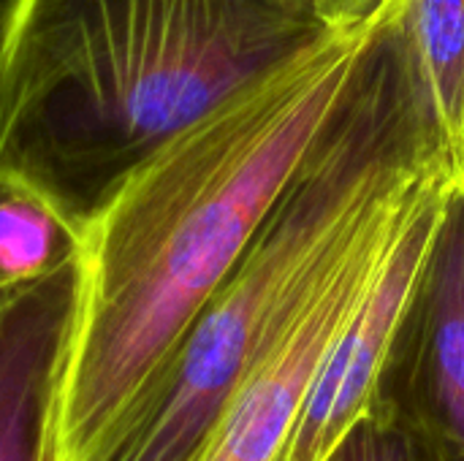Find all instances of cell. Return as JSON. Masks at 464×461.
<instances>
[{
    "label": "cell",
    "instance_id": "8",
    "mask_svg": "<svg viewBox=\"0 0 464 461\" xmlns=\"http://www.w3.org/2000/svg\"><path fill=\"white\" fill-rule=\"evenodd\" d=\"M84 209L52 179L0 163V296L73 264Z\"/></svg>",
    "mask_w": 464,
    "mask_h": 461
},
{
    "label": "cell",
    "instance_id": "7",
    "mask_svg": "<svg viewBox=\"0 0 464 461\" xmlns=\"http://www.w3.org/2000/svg\"><path fill=\"white\" fill-rule=\"evenodd\" d=\"M71 266L0 296V461H38L49 367L71 299Z\"/></svg>",
    "mask_w": 464,
    "mask_h": 461
},
{
    "label": "cell",
    "instance_id": "1",
    "mask_svg": "<svg viewBox=\"0 0 464 461\" xmlns=\"http://www.w3.org/2000/svg\"><path fill=\"white\" fill-rule=\"evenodd\" d=\"M400 3L356 30L318 35L87 204L46 380L38 461H106L139 424Z\"/></svg>",
    "mask_w": 464,
    "mask_h": 461
},
{
    "label": "cell",
    "instance_id": "11",
    "mask_svg": "<svg viewBox=\"0 0 464 461\" xmlns=\"http://www.w3.org/2000/svg\"><path fill=\"white\" fill-rule=\"evenodd\" d=\"M280 14L318 33L356 30L375 19L392 0H269Z\"/></svg>",
    "mask_w": 464,
    "mask_h": 461
},
{
    "label": "cell",
    "instance_id": "3",
    "mask_svg": "<svg viewBox=\"0 0 464 461\" xmlns=\"http://www.w3.org/2000/svg\"><path fill=\"white\" fill-rule=\"evenodd\" d=\"M405 3L370 41L296 179L106 461L190 459L237 386L359 234L430 179H451L402 27Z\"/></svg>",
    "mask_w": 464,
    "mask_h": 461
},
{
    "label": "cell",
    "instance_id": "10",
    "mask_svg": "<svg viewBox=\"0 0 464 461\" xmlns=\"http://www.w3.org/2000/svg\"><path fill=\"white\" fill-rule=\"evenodd\" d=\"M329 461H449L386 399L343 440Z\"/></svg>",
    "mask_w": 464,
    "mask_h": 461
},
{
    "label": "cell",
    "instance_id": "9",
    "mask_svg": "<svg viewBox=\"0 0 464 461\" xmlns=\"http://www.w3.org/2000/svg\"><path fill=\"white\" fill-rule=\"evenodd\" d=\"M402 27L451 179L464 187V0H408Z\"/></svg>",
    "mask_w": 464,
    "mask_h": 461
},
{
    "label": "cell",
    "instance_id": "4",
    "mask_svg": "<svg viewBox=\"0 0 464 461\" xmlns=\"http://www.w3.org/2000/svg\"><path fill=\"white\" fill-rule=\"evenodd\" d=\"M443 182L430 179L359 234L237 386L188 461H277L315 367L359 312L411 212Z\"/></svg>",
    "mask_w": 464,
    "mask_h": 461
},
{
    "label": "cell",
    "instance_id": "2",
    "mask_svg": "<svg viewBox=\"0 0 464 461\" xmlns=\"http://www.w3.org/2000/svg\"><path fill=\"white\" fill-rule=\"evenodd\" d=\"M318 35L269 0H5L0 163L87 206Z\"/></svg>",
    "mask_w": 464,
    "mask_h": 461
},
{
    "label": "cell",
    "instance_id": "6",
    "mask_svg": "<svg viewBox=\"0 0 464 461\" xmlns=\"http://www.w3.org/2000/svg\"><path fill=\"white\" fill-rule=\"evenodd\" d=\"M383 399L449 461H464V187L451 185L394 340Z\"/></svg>",
    "mask_w": 464,
    "mask_h": 461
},
{
    "label": "cell",
    "instance_id": "5",
    "mask_svg": "<svg viewBox=\"0 0 464 461\" xmlns=\"http://www.w3.org/2000/svg\"><path fill=\"white\" fill-rule=\"evenodd\" d=\"M451 185L432 187L405 220L359 312L315 367L277 461H329L383 402L394 340Z\"/></svg>",
    "mask_w": 464,
    "mask_h": 461
},
{
    "label": "cell",
    "instance_id": "12",
    "mask_svg": "<svg viewBox=\"0 0 464 461\" xmlns=\"http://www.w3.org/2000/svg\"><path fill=\"white\" fill-rule=\"evenodd\" d=\"M3 5H5V0H0V22H3Z\"/></svg>",
    "mask_w": 464,
    "mask_h": 461
}]
</instances>
